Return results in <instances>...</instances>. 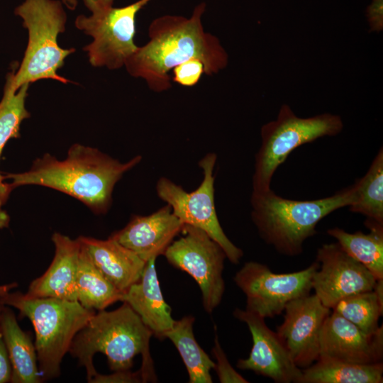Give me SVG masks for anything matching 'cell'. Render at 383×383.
Wrapping results in <instances>:
<instances>
[{
    "label": "cell",
    "instance_id": "obj_34",
    "mask_svg": "<svg viewBox=\"0 0 383 383\" xmlns=\"http://www.w3.org/2000/svg\"><path fill=\"white\" fill-rule=\"evenodd\" d=\"M61 1L70 10H74L77 6V0H61Z\"/></svg>",
    "mask_w": 383,
    "mask_h": 383
},
{
    "label": "cell",
    "instance_id": "obj_25",
    "mask_svg": "<svg viewBox=\"0 0 383 383\" xmlns=\"http://www.w3.org/2000/svg\"><path fill=\"white\" fill-rule=\"evenodd\" d=\"M194 317L187 316L175 321L173 326L165 333L177 348L189 374L190 383H211L210 374L215 362L196 342L194 333Z\"/></svg>",
    "mask_w": 383,
    "mask_h": 383
},
{
    "label": "cell",
    "instance_id": "obj_12",
    "mask_svg": "<svg viewBox=\"0 0 383 383\" xmlns=\"http://www.w3.org/2000/svg\"><path fill=\"white\" fill-rule=\"evenodd\" d=\"M318 267L312 278V289L321 303L330 309L341 299L373 290L377 279L361 263L336 243H325L317 249Z\"/></svg>",
    "mask_w": 383,
    "mask_h": 383
},
{
    "label": "cell",
    "instance_id": "obj_17",
    "mask_svg": "<svg viewBox=\"0 0 383 383\" xmlns=\"http://www.w3.org/2000/svg\"><path fill=\"white\" fill-rule=\"evenodd\" d=\"M52 240L55 248L52 263L42 276L30 283L25 294L32 298L78 301L75 277L81 243L78 238L72 240L59 233H55Z\"/></svg>",
    "mask_w": 383,
    "mask_h": 383
},
{
    "label": "cell",
    "instance_id": "obj_32",
    "mask_svg": "<svg viewBox=\"0 0 383 383\" xmlns=\"http://www.w3.org/2000/svg\"><path fill=\"white\" fill-rule=\"evenodd\" d=\"M371 30L379 32L382 29V0H374L367 9Z\"/></svg>",
    "mask_w": 383,
    "mask_h": 383
},
{
    "label": "cell",
    "instance_id": "obj_29",
    "mask_svg": "<svg viewBox=\"0 0 383 383\" xmlns=\"http://www.w3.org/2000/svg\"><path fill=\"white\" fill-rule=\"evenodd\" d=\"M174 82L183 87L196 85L205 73L203 62L198 59L189 60L172 69Z\"/></svg>",
    "mask_w": 383,
    "mask_h": 383
},
{
    "label": "cell",
    "instance_id": "obj_23",
    "mask_svg": "<svg viewBox=\"0 0 383 383\" xmlns=\"http://www.w3.org/2000/svg\"><path fill=\"white\" fill-rule=\"evenodd\" d=\"M18 67L14 65L7 74L0 101V157L6 143L11 138L20 137L22 121L30 116L26 108L29 84L21 85L18 90L13 86V74ZM4 180V176L0 173V209L12 190Z\"/></svg>",
    "mask_w": 383,
    "mask_h": 383
},
{
    "label": "cell",
    "instance_id": "obj_28",
    "mask_svg": "<svg viewBox=\"0 0 383 383\" xmlns=\"http://www.w3.org/2000/svg\"><path fill=\"white\" fill-rule=\"evenodd\" d=\"M212 353L216 360L215 370L221 383H248L230 364L216 333Z\"/></svg>",
    "mask_w": 383,
    "mask_h": 383
},
{
    "label": "cell",
    "instance_id": "obj_10",
    "mask_svg": "<svg viewBox=\"0 0 383 383\" xmlns=\"http://www.w3.org/2000/svg\"><path fill=\"white\" fill-rule=\"evenodd\" d=\"M183 235L173 240L163 255L170 264L190 274L201 292L203 306L211 313L221 303L226 253L204 231L184 224Z\"/></svg>",
    "mask_w": 383,
    "mask_h": 383
},
{
    "label": "cell",
    "instance_id": "obj_26",
    "mask_svg": "<svg viewBox=\"0 0 383 383\" xmlns=\"http://www.w3.org/2000/svg\"><path fill=\"white\" fill-rule=\"evenodd\" d=\"M368 334L380 328L383 313V279L377 280L373 290L360 292L339 301L331 309Z\"/></svg>",
    "mask_w": 383,
    "mask_h": 383
},
{
    "label": "cell",
    "instance_id": "obj_4",
    "mask_svg": "<svg viewBox=\"0 0 383 383\" xmlns=\"http://www.w3.org/2000/svg\"><path fill=\"white\" fill-rule=\"evenodd\" d=\"M355 183L332 196L299 201L283 198L271 189L252 192L251 219L260 238L279 253L294 257L304 242L316 234V226L333 211L349 206L355 199Z\"/></svg>",
    "mask_w": 383,
    "mask_h": 383
},
{
    "label": "cell",
    "instance_id": "obj_20",
    "mask_svg": "<svg viewBox=\"0 0 383 383\" xmlns=\"http://www.w3.org/2000/svg\"><path fill=\"white\" fill-rule=\"evenodd\" d=\"M0 330L11 365V382H40L35 348L30 336L18 326L13 311L4 306L0 313Z\"/></svg>",
    "mask_w": 383,
    "mask_h": 383
},
{
    "label": "cell",
    "instance_id": "obj_6",
    "mask_svg": "<svg viewBox=\"0 0 383 383\" xmlns=\"http://www.w3.org/2000/svg\"><path fill=\"white\" fill-rule=\"evenodd\" d=\"M28 33V44L21 62L14 72L15 89L25 84L41 79H53L63 84L70 80L57 74L65 60L75 52L63 48L58 36L65 31L67 13L59 0H24L14 9Z\"/></svg>",
    "mask_w": 383,
    "mask_h": 383
},
{
    "label": "cell",
    "instance_id": "obj_1",
    "mask_svg": "<svg viewBox=\"0 0 383 383\" xmlns=\"http://www.w3.org/2000/svg\"><path fill=\"white\" fill-rule=\"evenodd\" d=\"M206 4H199L190 17L164 15L149 26L148 42L128 58V73L143 79L148 87L162 92L171 87L169 72L192 59L201 60L205 74L212 75L228 65V54L217 37L205 31L202 17Z\"/></svg>",
    "mask_w": 383,
    "mask_h": 383
},
{
    "label": "cell",
    "instance_id": "obj_15",
    "mask_svg": "<svg viewBox=\"0 0 383 383\" xmlns=\"http://www.w3.org/2000/svg\"><path fill=\"white\" fill-rule=\"evenodd\" d=\"M319 356L355 364L381 362L383 326L381 325L376 333L368 334L331 311L321 331Z\"/></svg>",
    "mask_w": 383,
    "mask_h": 383
},
{
    "label": "cell",
    "instance_id": "obj_14",
    "mask_svg": "<svg viewBox=\"0 0 383 383\" xmlns=\"http://www.w3.org/2000/svg\"><path fill=\"white\" fill-rule=\"evenodd\" d=\"M283 312V322L276 332L294 363L306 368L319 357L321 331L331 310L309 294L289 302Z\"/></svg>",
    "mask_w": 383,
    "mask_h": 383
},
{
    "label": "cell",
    "instance_id": "obj_16",
    "mask_svg": "<svg viewBox=\"0 0 383 383\" xmlns=\"http://www.w3.org/2000/svg\"><path fill=\"white\" fill-rule=\"evenodd\" d=\"M184 225L172 213L171 206L166 204L150 215L133 216L123 229L111 237L146 262L163 255Z\"/></svg>",
    "mask_w": 383,
    "mask_h": 383
},
{
    "label": "cell",
    "instance_id": "obj_19",
    "mask_svg": "<svg viewBox=\"0 0 383 383\" xmlns=\"http://www.w3.org/2000/svg\"><path fill=\"white\" fill-rule=\"evenodd\" d=\"M102 274L122 294L140 279L145 262L113 237L98 240L78 238Z\"/></svg>",
    "mask_w": 383,
    "mask_h": 383
},
{
    "label": "cell",
    "instance_id": "obj_33",
    "mask_svg": "<svg viewBox=\"0 0 383 383\" xmlns=\"http://www.w3.org/2000/svg\"><path fill=\"white\" fill-rule=\"evenodd\" d=\"M10 218L6 211L0 209V229L9 226Z\"/></svg>",
    "mask_w": 383,
    "mask_h": 383
},
{
    "label": "cell",
    "instance_id": "obj_11",
    "mask_svg": "<svg viewBox=\"0 0 383 383\" xmlns=\"http://www.w3.org/2000/svg\"><path fill=\"white\" fill-rule=\"evenodd\" d=\"M318 267L316 260L299 271L274 273L264 264L250 261L235 273L233 280L246 296V310L264 318H274L289 302L310 294Z\"/></svg>",
    "mask_w": 383,
    "mask_h": 383
},
{
    "label": "cell",
    "instance_id": "obj_7",
    "mask_svg": "<svg viewBox=\"0 0 383 383\" xmlns=\"http://www.w3.org/2000/svg\"><path fill=\"white\" fill-rule=\"evenodd\" d=\"M343 128L340 116L324 113L301 118L289 106L282 105L277 118L261 128L262 142L255 157L252 192L271 189L274 172L294 149L322 137L335 136Z\"/></svg>",
    "mask_w": 383,
    "mask_h": 383
},
{
    "label": "cell",
    "instance_id": "obj_9",
    "mask_svg": "<svg viewBox=\"0 0 383 383\" xmlns=\"http://www.w3.org/2000/svg\"><path fill=\"white\" fill-rule=\"evenodd\" d=\"M216 160V153L209 152L199 161L203 179L196 190L187 192L170 179L162 177L157 182L156 192L180 221L204 231L221 246L228 260L238 264L243 252L225 234L216 213L213 173Z\"/></svg>",
    "mask_w": 383,
    "mask_h": 383
},
{
    "label": "cell",
    "instance_id": "obj_21",
    "mask_svg": "<svg viewBox=\"0 0 383 383\" xmlns=\"http://www.w3.org/2000/svg\"><path fill=\"white\" fill-rule=\"evenodd\" d=\"M383 363L355 364L319 356L302 369L299 383H382Z\"/></svg>",
    "mask_w": 383,
    "mask_h": 383
},
{
    "label": "cell",
    "instance_id": "obj_27",
    "mask_svg": "<svg viewBox=\"0 0 383 383\" xmlns=\"http://www.w3.org/2000/svg\"><path fill=\"white\" fill-rule=\"evenodd\" d=\"M354 201L348 206L366 221L383 225V150L379 149L367 172L355 182Z\"/></svg>",
    "mask_w": 383,
    "mask_h": 383
},
{
    "label": "cell",
    "instance_id": "obj_31",
    "mask_svg": "<svg viewBox=\"0 0 383 383\" xmlns=\"http://www.w3.org/2000/svg\"><path fill=\"white\" fill-rule=\"evenodd\" d=\"M12 368L8 351L0 330V383L11 382Z\"/></svg>",
    "mask_w": 383,
    "mask_h": 383
},
{
    "label": "cell",
    "instance_id": "obj_2",
    "mask_svg": "<svg viewBox=\"0 0 383 383\" xmlns=\"http://www.w3.org/2000/svg\"><path fill=\"white\" fill-rule=\"evenodd\" d=\"M142 160L137 155L121 162L96 148L72 145L64 160L46 153L37 158L24 172L6 174L11 189L24 185L49 187L67 194L86 204L95 213H106L112 202L116 184L123 174Z\"/></svg>",
    "mask_w": 383,
    "mask_h": 383
},
{
    "label": "cell",
    "instance_id": "obj_24",
    "mask_svg": "<svg viewBox=\"0 0 383 383\" xmlns=\"http://www.w3.org/2000/svg\"><path fill=\"white\" fill-rule=\"evenodd\" d=\"M75 285L77 301L88 309L104 310L120 301V292L99 270L81 244Z\"/></svg>",
    "mask_w": 383,
    "mask_h": 383
},
{
    "label": "cell",
    "instance_id": "obj_13",
    "mask_svg": "<svg viewBox=\"0 0 383 383\" xmlns=\"http://www.w3.org/2000/svg\"><path fill=\"white\" fill-rule=\"evenodd\" d=\"M233 316L248 326L252 338L249 356L238 360L236 367L269 377L276 383H299L302 369L294 363L277 332L265 323V318L238 308L234 310Z\"/></svg>",
    "mask_w": 383,
    "mask_h": 383
},
{
    "label": "cell",
    "instance_id": "obj_8",
    "mask_svg": "<svg viewBox=\"0 0 383 383\" xmlns=\"http://www.w3.org/2000/svg\"><path fill=\"white\" fill-rule=\"evenodd\" d=\"M149 1L138 0L126 6L115 7L114 0H83L91 14L79 15L74 25L92 38L83 48L91 66L109 70L125 66L138 47L134 40L137 13Z\"/></svg>",
    "mask_w": 383,
    "mask_h": 383
},
{
    "label": "cell",
    "instance_id": "obj_5",
    "mask_svg": "<svg viewBox=\"0 0 383 383\" xmlns=\"http://www.w3.org/2000/svg\"><path fill=\"white\" fill-rule=\"evenodd\" d=\"M0 305L15 307L32 322L38 369L45 379L60 374L62 360L74 338L95 313L79 301L32 298L19 292L0 296Z\"/></svg>",
    "mask_w": 383,
    "mask_h": 383
},
{
    "label": "cell",
    "instance_id": "obj_3",
    "mask_svg": "<svg viewBox=\"0 0 383 383\" xmlns=\"http://www.w3.org/2000/svg\"><path fill=\"white\" fill-rule=\"evenodd\" d=\"M152 331L126 302L118 309L94 313L74 338L70 353L85 367L87 381L91 382L98 374L93 365L96 353L107 357L110 369L114 372L129 370L133 358L143 357L140 371L144 382L156 380L153 363L149 352Z\"/></svg>",
    "mask_w": 383,
    "mask_h": 383
},
{
    "label": "cell",
    "instance_id": "obj_35",
    "mask_svg": "<svg viewBox=\"0 0 383 383\" xmlns=\"http://www.w3.org/2000/svg\"><path fill=\"white\" fill-rule=\"evenodd\" d=\"M2 306H3V305H0V313H1V311Z\"/></svg>",
    "mask_w": 383,
    "mask_h": 383
},
{
    "label": "cell",
    "instance_id": "obj_18",
    "mask_svg": "<svg viewBox=\"0 0 383 383\" xmlns=\"http://www.w3.org/2000/svg\"><path fill=\"white\" fill-rule=\"evenodd\" d=\"M155 260L156 257H153L146 262L139 281L121 294L120 301L127 303L133 309L153 335L163 340L175 320L160 289Z\"/></svg>",
    "mask_w": 383,
    "mask_h": 383
},
{
    "label": "cell",
    "instance_id": "obj_30",
    "mask_svg": "<svg viewBox=\"0 0 383 383\" xmlns=\"http://www.w3.org/2000/svg\"><path fill=\"white\" fill-rule=\"evenodd\" d=\"M91 382L109 383V382H144L142 373L140 370L131 372L129 370L116 371L110 375L97 374Z\"/></svg>",
    "mask_w": 383,
    "mask_h": 383
},
{
    "label": "cell",
    "instance_id": "obj_22",
    "mask_svg": "<svg viewBox=\"0 0 383 383\" xmlns=\"http://www.w3.org/2000/svg\"><path fill=\"white\" fill-rule=\"evenodd\" d=\"M369 233H348L335 227L327 231L343 250L363 265L377 280L383 279V225L365 221Z\"/></svg>",
    "mask_w": 383,
    "mask_h": 383
}]
</instances>
